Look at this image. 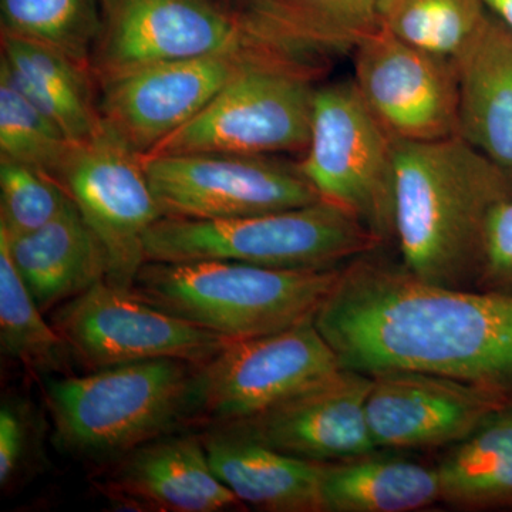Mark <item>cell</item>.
I'll return each mask as SVG.
<instances>
[{
    "label": "cell",
    "instance_id": "6da1fadb",
    "mask_svg": "<svg viewBox=\"0 0 512 512\" xmlns=\"http://www.w3.org/2000/svg\"><path fill=\"white\" fill-rule=\"evenodd\" d=\"M373 254L343 266L313 319L342 366L431 373L512 402V295L429 284Z\"/></svg>",
    "mask_w": 512,
    "mask_h": 512
},
{
    "label": "cell",
    "instance_id": "7a4b0ae2",
    "mask_svg": "<svg viewBox=\"0 0 512 512\" xmlns=\"http://www.w3.org/2000/svg\"><path fill=\"white\" fill-rule=\"evenodd\" d=\"M394 241L402 265L429 284L476 288L488 221L512 198V175L463 138H394Z\"/></svg>",
    "mask_w": 512,
    "mask_h": 512
},
{
    "label": "cell",
    "instance_id": "3957f363",
    "mask_svg": "<svg viewBox=\"0 0 512 512\" xmlns=\"http://www.w3.org/2000/svg\"><path fill=\"white\" fill-rule=\"evenodd\" d=\"M343 266L278 269L215 259L148 261L130 291L229 340L251 339L315 319Z\"/></svg>",
    "mask_w": 512,
    "mask_h": 512
},
{
    "label": "cell",
    "instance_id": "277c9868",
    "mask_svg": "<svg viewBox=\"0 0 512 512\" xmlns=\"http://www.w3.org/2000/svg\"><path fill=\"white\" fill-rule=\"evenodd\" d=\"M195 366L158 359L47 377L56 443L73 456L114 461L167 436L191 410Z\"/></svg>",
    "mask_w": 512,
    "mask_h": 512
},
{
    "label": "cell",
    "instance_id": "5b68a950",
    "mask_svg": "<svg viewBox=\"0 0 512 512\" xmlns=\"http://www.w3.org/2000/svg\"><path fill=\"white\" fill-rule=\"evenodd\" d=\"M382 245L352 214L323 200L231 220L161 218L144 238L147 262L215 259L278 269L339 268Z\"/></svg>",
    "mask_w": 512,
    "mask_h": 512
},
{
    "label": "cell",
    "instance_id": "8992f818",
    "mask_svg": "<svg viewBox=\"0 0 512 512\" xmlns=\"http://www.w3.org/2000/svg\"><path fill=\"white\" fill-rule=\"evenodd\" d=\"M325 64L269 59L249 64L194 119L141 154L303 153L311 134L316 79Z\"/></svg>",
    "mask_w": 512,
    "mask_h": 512
},
{
    "label": "cell",
    "instance_id": "52a82bcc",
    "mask_svg": "<svg viewBox=\"0 0 512 512\" xmlns=\"http://www.w3.org/2000/svg\"><path fill=\"white\" fill-rule=\"evenodd\" d=\"M299 173L320 200L338 205L382 244L394 241L396 150L355 82L316 87Z\"/></svg>",
    "mask_w": 512,
    "mask_h": 512
},
{
    "label": "cell",
    "instance_id": "ba28073f",
    "mask_svg": "<svg viewBox=\"0 0 512 512\" xmlns=\"http://www.w3.org/2000/svg\"><path fill=\"white\" fill-rule=\"evenodd\" d=\"M101 32L92 57L97 83L151 64L284 47L252 29L225 0H99Z\"/></svg>",
    "mask_w": 512,
    "mask_h": 512
},
{
    "label": "cell",
    "instance_id": "9c48e42d",
    "mask_svg": "<svg viewBox=\"0 0 512 512\" xmlns=\"http://www.w3.org/2000/svg\"><path fill=\"white\" fill-rule=\"evenodd\" d=\"M313 320L259 338L229 340L195 366L191 410L212 426L252 419L342 369Z\"/></svg>",
    "mask_w": 512,
    "mask_h": 512
},
{
    "label": "cell",
    "instance_id": "30bf717a",
    "mask_svg": "<svg viewBox=\"0 0 512 512\" xmlns=\"http://www.w3.org/2000/svg\"><path fill=\"white\" fill-rule=\"evenodd\" d=\"M56 180L103 249L106 282L130 291L147 262V231L164 218L141 154L103 121L92 138L74 144Z\"/></svg>",
    "mask_w": 512,
    "mask_h": 512
},
{
    "label": "cell",
    "instance_id": "8fae6325",
    "mask_svg": "<svg viewBox=\"0 0 512 512\" xmlns=\"http://www.w3.org/2000/svg\"><path fill=\"white\" fill-rule=\"evenodd\" d=\"M52 323L89 372L158 359L198 366L229 342L104 279L56 308Z\"/></svg>",
    "mask_w": 512,
    "mask_h": 512
},
{
    "label": "cell",
    "instance_id": "7c38bea8",
    "mask_svg": "<svg viewBox=\"0 0 512 512\" xmlns=\"http://www.w3.org/2000/svg\"><path fill=\"white\" fill-rule=\"evenodd\" d=\"M164 218L231 220L320 201L296 165L237 154L141 156Z\"/></svg>",
    "mask_w": 512,
    "mask_h": 512
},
{
    "label": "cell",
    "instance_id": "4fadbf2b",
    "mask_svg": "<svg viewBox=\"0 0 512 512\" xmlns=\"http://www.w3.org/2000/svg\"><path fill=\"white\" fill-rule=\"evenodd\" d=\"M269 59L312 60L276 47H251L151 64L99 84L101 119L138 153H147L194 119L241 70Z\"/></svg>",
    "mask_w": 512,
    "mask_h": 512
},
{
    "label": "cell",
    "instance_id": "5bb4252c",
    "mask_svg": "<svg viewBox=\"0 0 512 512\" xmlns=\"http://www.w3.org/2000/svg\"><path fill=\"white\" fill-rule=\"evenodd\" d=\"M353 82L397 140L458 136V84L451 57L414 46L382 25L352 50Z\"/></svg>",
    "mask_w": 512,
    "mask_h": 512
},
{
    "label": "cell",
    "instance_id": "9a60e30c",
    "mask_svg": "<svg viewBox=\"0 0 512 512\" xmlns=\"http://www.w3.org/2000/svg\"><path fill=\"white\" fill-rule=\"evenodd\" d=\"M473 384L412 370L372 375L367 423L377 450L454 446L510 406Z\"/></svg>",
    "mask_w": 512,
    "mask_h": 512
},
{
    "label": "cell",
    "instance_id": "2e32d148",
    "mask_svg": "<svg viewBox=\"0 0 512 512\" xmlns=\"http://www.w3.org/2000/svg\"><path fill=\"white\" fill-rule=\"evenodd\" d=\"M372 376L342 369L268 412L215 426L289 456L336 463L375 453L366 402Z\"/></svg>",
    "mask_w": 512,
    "mask_h": 512
},
{
    "label": "cell",
    "instance_id": "e0dca14e",
    "mask_svg": "<svg viewBox=\"0 0 512 512\" xmlns=\"http://www.w3.org/2000/svg\"><path fill=\"white\" fill-rule=\"evenodd\" d=\"M114 461L100 487L128 510L222 512L244 507L215 476L201 437L167 434Z\"/></svg>",
    "mask_w": 512,
    "mask_h": 512
},
{
    "label": "cell",
    "instance_id": "ac0fdd59",
    "mask_svg": "<svg viewBox=\"0 0 512 512\" xmlns=\"http://www.w3.org/2000/svg\"><path fill=\"white\" fill-rule=\"evenodd\" d=\"M453 60L458 137L512 175V30L490 12Z\"/></svg>",
    "mask_w": 512,
    "mask_h": 512
},
{
    "label": "cell",
    "instance_id": "d6986e66",
    "mask_svg": "<svg viewBox=\"0 0 512 512\" xmlns=\"http://www.w3.org/2000/svg\"><path fill=\"white\" fill-rule=\"evenodd\" d=\"M5 239L10 258L43 313L106 281V256L74 202L45 227Z\"/></svg>",
    "mask_w": 512,
    "mask_h": 512
},
{
    "label": "cell",
    "instance_id": "ffe728a7",
    "mask_svg": "<svg viewBox=\"0 0 512 512\" xmlns=\"http://www.w3.org/2000/svg\"><path fill=\"white\" fill-rule=\"evenodd\" d=\"M201 439L215 476L242 504L269 512H322L325 463L289 456L220 429Z\"/></svg>",
    "mask_w": 512,
    "mask_h": 512
},
{
    "label": "cell",
    "instance_id": "44dd1931",
    "mask_svg": "<svg viewBox=\"0 0 512 512\" xmlns=\"http://www.w3.org/2000/svg\"><path fill=\"white\" fill-rule=\"evenodd\" d=\"M0 42V70L70 140L83 143L100 130L103 119L92 67L52 47L19 37L2 35Z\"/></svg>",
    "mask_w": 512,
    "mask_h": 512
},
{
    "label": "cell",
    "instance_id": "7402d4cb",
    "mask_svg": "<svg viewBox=\"0 0 512 512\" xmlns=\"http://www.w3.org/2000/svg\"><path fill=\"white\" fill-rule=\"evenodd\" d=\"M380 0H244L258 35L298 55L325 62L352 52L379 26Z\"/></svg>",
    "mask_w": 512,
    "mask_h": 512
},
{
    "label": "cell",
    "instance_id": "603a6c76",
    "mask_svg": "<svg viewBox=\"0 0 512 512\" xmlns=\"http://www.w3.org/2000/svg\"><path fill=\"white\" fill-rule=\"evenodd\" d=\"M376 453L325 463L322 512H409L441 501L436 468Z\"/></svg>",
    "mask_w": 512,
    "mask_h": 512
},
{
    "label": "cell",
    "instance_id": "cb8c5ba5",
    "mask_svg": "<svg viewBox=\"0 0 512 512\" xmlns=\"http://www.w3.org/2000/svg\"><path fill=\"white\" fill-rule=\"evenodd\" d=\"M436 471L443 503L461 510L512 508V404L454 444Z\"/></svg>",
    "mask_w": 512,
    "mask_h": 512
},
{
    "label": "cell",
    "instance_id": "d4e9b609",
    "mask_svg": "<svg viewBox=\"0 0 512 512\" xmlns=\"http://www.w3.org/2000/svg\"><path fill=\"white\" fill-rule=\"evenodd\" d=\"M0 346L3 355L36 375H70L73 355L55 326L43 318L0 238Z\"/></svg>",
    "mask_w": 512,
    "mask_h": 512
},
{
    "label": "cell",
    "instance_id": "484cf974",
    "mask_svg": "<svg viewBox=\"0 0 512 512\" xmlns=\"http://www.w3.org/2000/svg\"><path fill=\"white\" fill-rule=\"evenodd\" d=\"M2 35L52 47L92 67L101 32L99 0H0Z\"/></svg>",
    "mask_w": 512,
    "mask_h": 512
},
{
    "label": "cell",
    "instance_id": "4316f807",
    "mask_svg": "<svg viewBox=\"0 0 512 512\" xmlns=\"http://www.w3.org/2000/svg\"><path fill=\"white\" fill-rule=\"evenodd\" d=\"M484 0H380L379 25L421 49L451 57L483 26Z\"/></svg>",
    "mask_w": 512,
    "mask_h": 512
},
{
    "label": "cell",
    "instance_id": "83f0119b",
    "mask_svg": "<svg viewBox=\"0 0 512 512\" xmlns=\"http://www.w3.org/2000/svg\"><path fill=\"white\" fill-rule=\"evenodd\" d=\"M74 144L0 70V160L29 165L56 180Z\"/></svg>",
    "mask_w": 512,
    "mask_h": 512
},
{
    "label": "cell",
    "instance_id": "f1b7e54d",
    "mask_svg": "<svg viewBox=\"0 0 512 512\" xmlns=\"http://www.w3.org/2000/svg\"><path fill=\"white\" fill-rule=\"evenodd\" d=\"M70 202L55 178L29 165L0 160V229L8 237L45 227Z\"/></svg>",
    "mask_w": 512,
    "mask_h": 512
},
{
    "label": "cell",
    "instance_id": "f546056e",
    "mask_svg": "<svg viewBox=\"0 0 512 512\" xmlns=\"http://www.w3.org/2000/svg\"><path fill=\"white\" fill-rule=\"evenodd\" d=\"M28 404L3 400L0 406V487L16 483L35 454L37 429Z\"/></svg>",
    "mask_w": 512,
    "mask_h": 512
},
{
    "label": "cell",
    "instance_id": "4dcf8cb0",
    "mask_svg": "<svg viewBox=\"0 0 512 512\" xmlns=\"http://www.w3.org/2000/svg\"><path fill=\"white\" fill-rule=\"evenodd\" d=\"M476 288L512 295V198L498 204L488 221Z\"/></svg>",
    "mask_w": 512,
    "mask_h": 512
},
{
    "label": "cell",
    "instance_id": "1f68e13d",
    "mask_svg": "<svg viewBox=\"0 0 512 512\" xmlns=\"http://www.w3.org/2000/svg\"><path fill=\"white\" fill-rule=\"evenodd\" d=\"M491 13L512 30V0H484Z\"/></svg>",
    "mask_w": 512,
    "mask_h": 512
}]
</instances>
